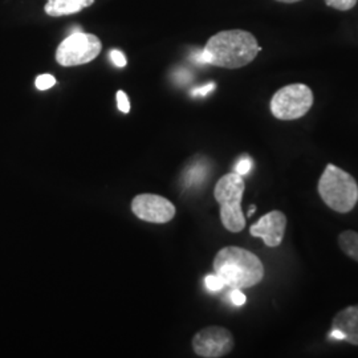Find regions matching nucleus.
Here are the masks:
<instances>
[{
    "mask_svg": "<svg viewBox=\"0 0 358 358\" xmlns=\"http://www.w3.org/2000/svg\"><path fill=\"white\" fill-rule=\"evenodd\" d=\"M262 48L251 32L231 29L217 32L208 38L205 48L198 52L195 60L226 69H238L252 63Z\"/></svg>",
    "mask_w": 358,
    "mask_h": 358,
    "instance_id": "nucleus-1",
    "label": "nucleus"
},
{
    "mask_svg": "<svg viewBox=\"0 0 358 358\" xmlns=\"http://www.w3.org/2000/svg\"><path fill=\"white\" fill-rule=\"evenodd\" d=\"M214 271L231 289L255 287L264 278L262 260L248 250L229 245L222 248L214 259Z\"/></svg>",
    "mask_w": 358,
    "mask_h": 358,
    "instance_id": "nucleus-2",
    "label": "nucleus"
},
{
    "mask_svg": "<svg viewBox=\"0 0 358 358\" xmlns=\"http://www.w3.org/2000/svg\"><path fill=\"white\" fill-rule=\"evenodd\" d=\"M317 190L322 202L338 214H348L357 205V180L345 170L332 164L325 167Z\"/></svg>",
    "mask_w": 358,
    "mask_h": 358,
    "instance_id": "nucleus-3",
    "label": "nucleus"
},
{
    "mask_svg": "<svg viewBox=\"0 0 358 358\" xmlns=\"http://www.w3.org/2000/svg\"><path fill=\"white\" fill-rule=\"evenodd\" d=\"M244 189L243 177L235 171L219 179L214 190L215 201L220 207V220L230 232H241L245 227V217L242 211Z\"/></svg>",
    "mask_w": 358,
    "mask_h": 358,
    "instance_id": "nucleus-4",
    "label": "nucleus"
},
{
    "mask_svg": "<svg viewBox=\"0 0 358 358\" xmlns=\"http://www.w3.org/2000/svg\"><path fill=\"white\" fill-rule=\"evenodd\" d=\"M313 92L306 84H291L271 99V113L282 121H294L307 115L313 105Z\"/></svg>",
    "mask_w": 358,
    "mask_h": 358,
    "instance_id": "nucleus-5",
    "label": "nucleus"
},
{
    "mask_svg": "<svg viewBox=\"0 0 358 358\" xmlns=\"http://www.w3.org/2000/svg\"><path fill=\"white\" fill-rule=\"evenodd\" d=\"M101 40L83 31L72 32L60 43L56 51V62L62 66H77L93 62L101 52Z\"/></svg>",
    "mask_w": 358,
    "mask_h": 358,
    "instance_id": "nucleus-6",
    "label": "nucleus"
},
{
    "mask_svg": "<svg viewBox=\"0 0 358 358\" xmlns=\"http://www.w3.org/2000/svg\"><path fill=\"white\" fill-rule=\"evenodd\" d=\"M232 333L222 327H207L192 338V349L203 358L224 357L234 349Z\"/></svg>",
    "mask_w": 358,
    "mask_h": 358,
    "instance_id": "nucleus-7",
    "label": "nucleus"
},
{
    "mask_svg": "<svg viewBox=\"0 0 358 358\" xmlns=\"http://www.w3.org/2000/svg\"><path fill=\"white\" fill-rule=\"evenodd\" d=\"M134 215L150 223H167L176 217V206L169 199L155 194H140L131 202Z\"/></svg>",
    "mask_w": 358,
    "mask_h": 358,
    "instance_id": "nucleus-8",
    "label": "nucleus"
},
{
    "mask_svg": "<svg viewBox=\"0 0 358 358\" xmlns=\"http://www.w3.org/2000/svg\"><path fill=\"white\" fill-rule=\"evenodd\" d=\"M287 230V217L282 211L273 210L263 215L250 227V234L254 238L263 239L264 244L271 248L279 247L282 243Z\"/></svg>",
    "mask_w": 358,
    "mask_h": 358,
    "instance_id": "nucleus-9",
    "label": "nucleus"
},
{
    "mask_svg": "<svg viewBox=\"0 0 358 358\" xmlns=\"http://www.w3.org/2000/svg\"><path fill=\"white\" fill-rule=\"evenodd\" d=\"M329 338L358 346V306L344 308L333 317Z\"/></svg>",
    "mask_w": 358,
    "mask_h": 358,
    "instance_id": "nucleus-10",
    "label": "nucleus"
},
{
    "mask_svg": "<svg viewBox=\"0 0 358 358\" xmlns=\"http://www.w3.org/2000/svg\"><path fill=\"white\" fill-rule=\"evenodd\" d=\"M93 3L94 0H47L44 11L52 17H60L80 13Z\"/></svg>",
    "mask_w": 358,
    "mask_h": 358,
    "instance_id": "nucleus-11",
    "label": "nucleus"
},
{
    "mask_svg": "<svg viewBox=\"0 0 358 358\" xmlns=\"http://www.w3.org/2000/svg\"><path fill=\"white\" fill-rule=\"evenodd\" d=\"M337 241H338V245H340L341 251L348 257L353 259L355 262H358V232L352 230L343 231L338 235Z\"/></svg>",
    "mask_w": 358,
    "mask_h": 358,
    "instance_id": "nucleus-12",
    "label": "nucleus"
},
{
    "mask_svg": "<svg viewBox=\"0 0 358 358\" xmlns=\"http://www.w3.org/2000/svg\"><path fill=\"white\" fill-rule=\"evenodd\" d=\"M357 1L358 0H325L327 6L332 7L334 10H338V11L352 10L357 4Z\"/></svg>",
    "mask_w": 358,
    "mask_h": 358,
    "instance_id": "nucleus-13",
    "label": "nucleus"
},
{
    "mask_svg": "<svg viewBox=\"0 0 358 358\" xmlns=\"http://www.w3.org/2000/svg\"><path fill=\"white\" fill-rule=\"evenodd\" d=\"M56 84V78L52 75H40L36 78V88L38 90H47Z\"/></svg>",
    "mask_w": 358,
    "mask_h": 358,
    "instance_id": "nucleus-14",
    "label": "nucleus"
},
{
    "mask_svg": "<svg viewBox=\"0 0 358 358\" xmlns=\"http://www.w3.org/2000/svg\"><path fill=\"white\" fill-rule=\"evenodd\" d=\"M205 282L206 287H207L210 291H213V292L220 291V289L224 287V284L219 279V276H217V273H215V275H208V276H206Z\"/></svg>",
    "mask_w": 358,
    "mask_h": 358,
    "instance_id": "nucleus-15",
    "label": "nucleus"
},
{
    "mask_svg": "<svg viewBox=\"0 0 358 358\" xmlns=\"http://www.w3.org/2000/svg\"><path fill=\"white\" fill-rule=\"evenodd\" d=\"M117 105H118L120 112H122V113L130 112V103H129L128 96L124 90L117 92Z\"/></svg>",
    "mask_w": 358,
    "mask_h": 358,
    "instance_id": "nucleus-16",
    "label": "nucleus"
},
{
    "mask_svg": "<svg viewBox=\"0 0 358 358\" xmlns=\"http://www.w3.org/2000/svg\"><path fill=\"white\" fill-rule=\"evenodd\" d=\"M110 59L115 63V66H118V68H124L127 65V57L122 52L117 51V50L110 51Z\"/></svg>",
    "mask_w": 358,
    "mask_h": 358,
    "instance_id": "nucleus-17",
    "label": "nucleus"
},
{
    "mask_svg": "<svg viewBox=\"0 0 358 358\" xmlns=\"http://www.w3.org/2000/svg\"><path fill=\"white\" fill-rule=\"evenodd\" d=\"M231 301L234 306L241 307L245 303V294L241 289H232L231 292Z\"/></svg>",
    "mask_w": 358,
    "mask_h": 358,
    "instance_id": "nucleus-18",
    "label": "nucleus"
},
{
    "mask_svg": "<svg viewBox=\"0 0 358 358\" xmlns=\"http://www.w3.org/2000/svg\"><path fill=\"white\" fill-rule=\"evenodd\" d=\"M251 167H252L251 159H242V161L235 166V171H236L238 174H241V176H244V174H247V173L251 170Z\"/></svg>",
    "mask_w": 358,
    "mask_h": 358,
    "instance_id": "nucleus-19",
    "label": "nucleus"
},
{
    "mask_svg": "<svg viewBox=\"0 0 358 358\" xmlns=\"http://www.w3.org/2000/svg\"><path fill=\"white\" fill-rule=\"evenodd\" d=\"M215 88V84L214 83H211V84H207L205 87H202V88H196V90H194L192 92V96H207L211 90H214Z\"/></svg>",
    "mask_w": 358,
    "mask_h": 358,
    "instance_id": "nucleus-20",
    "label": "nucleus"
},
{
    "mask_svg": "<svg viewBox=\"0 0 358 358\" xmlns=\"http://www.w3.org/2000/svg\"><path fill=\"white\" fill-rule=\"evenodd\" d=\"M256 211V206H252L250 210H248V217H252V214Z\"/></svg>",
    "mask_w": 358,
    "mask_h": 358,
    "instance_id": "nucleus-21",
    "label": "nucleus"
},
{
    "mask_svg": "<svg viewBox=\"0 0 358 358\" xmlns=\"http://www.w3.org/2000/svg\"><path fill=\"white\" fill-rule=\"evenodd\" d=\"M276 1H280V3H297V1H300V0H276Z\"/></svg>",
    "mask_w": 358,
    "mask_h": 358,
    "instance_id": "nucleus-22",
    "label": "nucleus"
}]
</instances>
